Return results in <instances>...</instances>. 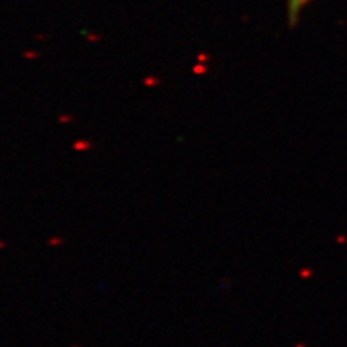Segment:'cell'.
<instances>
[{"mask_svg":"<svg viewBox=\"0 0 347 347\" xmlns=\"http://www.w3.org/2000/svg\"><path fill=\"white\" fill-rule=\"evenodd\" d=\"M310 3V0H286V5H288V23L291 28L298 26L299 19L302 11H304L305 6Z\"/></svg>","mask_w":347,"mask_h":347,"instance_id":"6da1fadb","label":"cell"}]
</instances>
